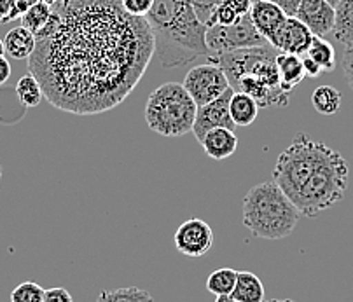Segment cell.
<instances>
[{
  "instance_id": "e575fe53",
  "label": "cell",
  "mask_w": 353,
  "mask_h": 302,
  "mask_svg": "<svg viewBox=\"0 0 353 302\" xmlns=\"http://www.w3.org/2000/svg\"><path fill=\"white\" fill-rule=\"evenodd\" d=\"M42 2H46V0H18V11H19V14H23V12H27L28 9L34 8V6H37V4H42Z\"/></svg>"
},
{
  "instance_id": "52a82bcc",
  "label": "cell",
  "mask_w": 353,
  "mask_h": 302,
  "mask_svg": "<svg viewBox=\"0 0 353 302\" xmlns=\"http://www.w3.org/2000/svg\"><path fill=\"white\" fill-rule=\"evenodd\" d=\"M205 42H207L208 54H222V52L263 48V46L270 44L257 32L250 14L243 16L240 21L233 23V25H208Z\"/></svg>"
},
{
  "instance_id": "cb8c5ba5",
  "label": "cell",
  "mask_w": 353,
  "mask_h": 302,
  "mask_svg": "<svg viewBox=\"0 0 353 302\" xmlns=\"http://www.w3.org/2000/svg\"><path fill=\"white\" fill-rule=\"evenodd\" d=\"M306 57L312 58L322 72H332L336 68V51L331 42H327L323 37H313Z\"/></svg>"
},
{
  "instance_id": "f1b7e54d",
  "label": "cell",
  "mask_w": 353,
  "mask_h": 302,
  "mask_svg": "<svg viewBox=\"0 0 353 302\" xmlns=\"http://www.w3.org/2000/svg\"><path fill=\"white\" fill-rule=\"evenodd\" d=\"M21 18L18 11V0H0V25Z\"/></svg>"
},
{
  "instance_id": "6da1fadb",
  "label": "cell",
  "mask_w": 353,
  "mask_h": 302,
  "mask_svg": "<svg viewBox=\"0 0 353 302\" xmlns=\"http://www.w3.org/2000/svg\"><path fill=\"white\" fill-rule=\"evenodd\" d=\"M60 14L51 37L37 41L28 70L44 98L65 112L94 116L128 97L154 57L145 18L121 0H48Z\"/></svg>"
},
{
  "instance_id": "83f0119b",
  "label": "cell",
  "mask_w": 353,
  "mask_h": 302,
  "mask_svg": "<svg viewBox=\"0 0 353 302\" xmlns=\"http://www.w3.org/2000/svg\"><path fill=\"white\" fill-rule=\"evenodd\" d=\"M121 4L128 14L135 16V18H147L154 6V0H121Z\"/></svg>"
},
{
  "instance_id": "ac0fdd59",
  "label": "cell",
  "mask_w": 353,
  "mask_h": 302,
  "mask_svg": "<svg viewBox=\"0 0 353 302\" xmlns=\"http://www.w3.org/2000/svg\"><path fill=\"white\" fill-rule=\"evenodd\" d=\"M234 302H263L264 285L257 274L250 271H238L236 285L230 295Z\"/></svg>"
},
{
  "instance_id": "d590c367",
  "label": "cell",
  "mask_w": 353,
  "mask_h": 302,
  "mask_svg": "<svg viewBox=\"0 0 353 302\" xmlns=\"http://www.w3.org/2000/svg\"><path fill=\"white\" fill-rule=\"evenodd\" d=\"M263 302H296V301H292V299H264Z\"/></svg>"
},
{
  "instance_id": "5b68a950",
  "label": "cell",
  "mask_w": 353,
  "mask_h": 302,
  "mask_svg": "<svg viewBox=\"0 0 353 302\" xmlns=\"http://www.w3.org/2000/svg\"><path fill=\"white\" fill-rule=\"evenodd\" d=\"M243 225L261 239H283L296 229L303 215L276 183L252 187L243 198Z\"/></svg>"
},
{
  "instance_id": "ba28073f",
  "label": "cell",
  "mask_w": 353,
  "mask_h": 302,
  "mask_svg": "<svg viewBox=\"0 0 353 302\" xmlns=\"http://www.w3.org/2000/svg\"><path fill=\"white\" fill-rule=\"evenodd\" d=\"M182 86L191 94V98L198 107H203V105L217 100L225 91L231 90L230 81H228L225 74L214 63L192 67L185 74Z\"/></svg>"
},
{
  "instance_id": "44dd1931",
  "label": "cell",
  "mask_w": 353,
  "mask_h": 302,
  "mask_svg": "<svg viewBox=\"0 0 353 302\" xmlns=\"http://www.w3.org/2000/svg\"><path fill=\"white\" fill-rule=\"evenodd\" d=\"M332 34L341 44H353V0H341L338 4Z\"/></svg>"
},
{
  "instance_id": "484cf974",
  "label": "cell",
  "mask_w": 353,
  "mask_h": 302,
  "mask_svg": "<svg viewBox=\"0 0 353 302\" xmlns=\"http://www.w3.org/2000/svg\"><path fill=\"white\" fill-rule=\"evenodd\" d=\"M97 302H156L147 290L139 287L117 288V290H103L98 295Z\"/></svg>"
},
{
  "instance_id": "9a60e30c",
  "label": "cell",
  "mask_w": 353,
  "mask_h": 302,
  "mask_svg": "<svg viewBox=\"0 0 353 302\" xmlns=\"http://www.w3.org/2000/svg\"><path fill=\"white\" fill-rule=\"evenodd\" d=\"M205 154L214 161H224L233 156L238 149V137L233 130L228 128H215L208 131L201 140Z\"/></svg>"
},
{
  "instance_id": "30bf717a",
  "label": "cell",
  "mask_w": 353,
  "mask_h": 302,
  "mask_svg": "<svg viewBox=\"0 0 353 302\" xmlns=\"http://www.w3.org/2000/svg\"><path fill=\"white\" fill-rule=\"evenodd\" d=\"M233 93V90H228L217 100L210 101V103L203 105V107H198L194 126H192V134L198 139V142H201L205 134L208 131L215 130V128H228V130L234 131L236 126H234L230 114V100Z\"/></svg>"
},
{
  "instance_id": "d6986e66",
  "label": "cell",
  "mask_w": 353,
  "mask_h": 302,
  "mask_svg": "<svg viewBox=\"0 0 353 302\" xmlns=\"http://www.w3.org/2000/svg\"><path fill=\"white\" fill-rule=\"evenodd\" d=\"M276 68H279L280 81L285 91L292 93L294 88H297L305 79V70H303V60L297 54H289V52H279L276 54Z\"/></svg>"
},
{
  "instance_id": "9c48e42d",
  "label": "cell",
  "mask_w": 353,
  "mask_h": 302,
  "mask_svg": "<svg viewBox=\"0 0 353 302\" xmlns=\"http://www.w3.org/2000/svg\"><path fill=\"white\" fill-rule=\"evenodd\" d=\"M176 252L191 259L205 257L214 246V231L203 219H188L176 228L173 236Z\"/></svg>"
},
{
  "instance_id": "1f68e13d",
  "label": "cell",
  "mask_w": 353,
  "mask_h": 302,
  "mask_svg": "<svg viewBox=\"0 0 353 302\" xmlns=\"http://www.w3.org/2000/svg\"><path fill=\"white\" fill-rule=\"evenodd\" d=\"M268 2H273L274 6H279L289 18L296 16L297 8H299L301 4V0H268Z\"/></svg>"
},
{
  "instance_id": "3957f363",
  "label": "cell",
  "mask_w": 353,
  "mask_h": 302,
  "mask_svg": "<svg viewBox=\"0 0 353 302\" xmlns=\"http://www.w3.org/2000/svg\"><path fill=\"white\" fill-rule=\"evenodd\" d=\"M145 19L154 35V57L161 67H182L208 54L207 26L191 0H154Z\"/></svg>"
},
{
  "instance_id": "8d00e7d4",
  "label": "cell",
  "mask_w": 353,
  "mask_h": 302,
  "mask_svg": "<svg viewBox=\"0 0 353 302\" xmlns=\"http://www.w3.org/2000/svg\"><path fill=\"white\" fill-rule=\"evenodd\" d=\"M215 302H234V301L230 297V295H224V297H217V299H215Z\"/></svg>"
},
{
  "instance_id": "8992f818",
  "label": "cell",
  "mask_w": 353,
  "mask_h": 302,
  "mask_svg": "<svg viewBox=\"0 0 353 302\" xmlns=\"http://www.w3.org/2000/svg\"><path fill=\"white\" fill-rule=\"evenodd\" d=\"M198 105L179 82H166L150 93L145 105V121L161 137H184L194 126Z\"/></svg>"
},
{
  "instance_id": "7a4b0ae2",
  "label": "cell",
  "mask_w": 353,
  "mask_h": 302,
  "mask_svg": "<svg viewBox=\"0 0 353 302\" xmlns=\"http://www.w3.org/2000/svg\"><path fill=\"white\" fill-rule=\"evenodd\" d=\"M271 175L301 215L315 217L341 201L348 189L350 166L338 150L297 133Z\"/></svg>"
},
{
  "instance_id": "5bb4252c",
  "label": "cell",
  "mask_w": 353,
  "mask_h": 302,
  "mask_svg": "<svg viewBox=\"0 0 353 302\" xmlns=\"http://www.w3.org/2000/svg\"><path fill=\"white\" fill-rule=\"evenodd\" d=\"M250 18L254 26L257 28V32L270 42L289 16L279 6H274L273 2H268V0H254V4H252L250 9Z\"/></svg>"
},
{
  "instance_id": "836d02e7",
  "label": "cell",
  "mask_w": 353,
  "mask_h": 302,
  "mask_svg": "<svg viewBox=\"0 0 353 302\" xmlns=\"http://www.w3.org/2000/svg\"><path fill=\"white\" fill-rule=\"evenodd\" d=\"M11 77V65H9L8 58L0 57V86L6 84Z\"/></svg>"
},
{
  "instance_id": "4dcf8cb0",
  "label": "cell",
  "mask_w": 353,
  "mask_h": 302,
  "mask_svg": "<svg viewBox=\"0 0 353 302\" xmlns=\"http://www.w3.org/2000/svg\"><path fill=\"white\" fill-rule=\"evenodd\" d=\"M44 302H74L70 292L63 287L48 288L44 294Z\"/></svg>"
},
{
  "instance_id": "7402d4cb",
  "label": "cell",
  "mask_w": 353,
  "mask_h": 302,
  "mask_svg": "<svg viewBox=\"0 0 353 302\" xmlns=\"http://www.w3.org/2000/svg\"><path fill=\"white\" fill-rule=\"evenodd\" d=\"M341 93L332 86H319L312 94V103L322 116H334L341 108Z\"/></svg>"
},
{
  "instance_id": "ffe728a7",
  "label": "cell",
  "mask_w": 353,
  "mask_h": 302,
  "mask_svg": "<svg viewBox=\"0 0 353 302\" xmlns=\"http://www.w3.org/2000/svg\"><path fill=\"white\" fill-rule=\"evenodd\" d=\"M230 114L234 126H250L259 116V105L248 94L234 91L230 100Z\"/></svg>"
},
{
  "instance_id": "d6a6232c",
  "label": "cell",
  "mask_w": 353,
  "mask_h": 302,
  "mask_svg": "<svg viewBox=\"0 0 353 302\" xmlns=\"http://www.w3.org/2000/svg\"><path fill=\"white\" fill-rule=\"evenodd\" d=\"M303 60V70H305V77L308 79H316L320 74H322V68L315 63L310 57L301 58Z\"/></svg>"
},
{
  "instance_id": "603a6c76",
  "label": "cell",
  "mask_w": 353,
  "mask_h": 302,
  "mask_svg": "<svg viewBox=\"0 0 353 302\" xmlns=\"http://www.w3.org/2000/svg\"><path fill=\"white\" fill-rule=\"evenodd\" d=\"M16 97H18L19 103L25 108H34L41 105L42 98H44V91H42L37 79L28 72L16 84Z\"/></svg>"
},
{
  "instance_id": "f546056e",
  "label": "cell",
  "mask_w": 353,
  "mask_h": 302,
  "mask_svg": "<svg viewBox=\"0 0 353 302\" xmlns=\"http://www.w3.org/2000/svg\"><path fill=\"white\" fill-rule=\"evenodd\" d=\"M341 65H343V74H345V79L348 81L350 88L353 90V44L345 46Z\"/></svg>"
},
{
  "instance_id": "e0dca14e",
  "label": "cell",
  "mask_w": 353,
  "mask_h": 302,
  "mask_svg": "<svg viewBox=\"0 0 353 302\" xmlns=\"http://www.w3.org/2000/svg\"><path fill=\"white\" fill-rule=\"evenodd\" d=\"M254 0H221L212 12L207 25H233L243 16L250 14Z\"/></svg>"
},
{
  "instance_id": "8fae6325",
  "label": "cell",
  "mask_w": 353,
  "mask_h": 302,
  "mask_svg": "<svg viewBox=\"0 0 353 302\" xmlns=\"http://www.w3.org/2000/svg\"><path fill=\"white\" fill-rule=\"evenodd\" d=\"M294 18L305 23L315 37H325L334 30L336 8L327 0H301Z\"/></svg>"
},
{
  "instance_id": "f35d334b",
  "label": "cell",
  "mask_w": 353,
  "mask_h": 302,
  "mask_svg": "<svg viewBox=\"0 0 353 302\" xmlns=\"http://www.w3.org/2000/svg\"><path fill=\"white\" fill-rule=\"evenodd\" d=\"M327 2H329V4H331L332 8H338V4H339V2H341V0H327Z\"/></svg>"
},
{
  "instance_id": "2e32d148",
  "label": "cell",
  "mask_w": 353,
  "mask_h": 302,
  "mask_svg": "<svg viewBox=\"0 0 353 302\" xmlns=\"http://www.w3.org/2000/svg\"><path fill=\"white\" fill-rule=\"evenodd\" d=\"M35 46H37V39L21 25L11 28L4 37L6 54H9L12 60H28L34 54Z\"/></svg>"
},
{
  "instance_id": "277c9868",
  "label": "cell",
  "mask_w": 353,
  "mask_h": 302,
  "mask_svg": "<svg viewBox=\"0 0 353 302\" xmlns=\"http://www.w3.org/2000/svg\"><path fill=\"white\" fill-rule=\"evenodd\" d=\"M274 51L276 49L268 44L263 48L208 54V63L217 65L230 81L231 90L254 98L259 108H283L289 105L290 93L282 86Z\"/></svg>"
},
{
  "instance_id": "4316f807",
  "label": "cell",
  "mask_w": 353,
  "mask_h": 302,
  "mask_svg": "<svg viewBox=\"0 0 353 302\" xmlns=\"http://www.w3.org/2000/svg\"><path fill=\"white\" fill-rule=\"evenodd\" d=\"M46 288L35 281H23L11 292V302H44Z\"/></svg>"
},
{
  "instance_id": "4fadbf2b",
  "label": "cell",
  "mask_w": 353,
  "mask_h": 302,
  "mask_svg": "<svg viewBox=\"0 0 353 302\" xmlns=\"http://www.w3.org/2000/svg\"><path fill=\"white\" fill-rule=\"evenodd\" d=\"M19 21H21L23 28H27L37 41H42V39L51 37L58 30L60 14L46 0L42 4L34 6L27 12H23Z\"/></svg>"
},
{
  "instance_id": "ab89813d",
  "label": "cell",
  "mask_w": 353,
  "mask_h": 302,
  "mask_svg": "<svg viewBox=\"0 0 353 302\" xmlns=\"http://www.w3.org/2000/svg\"><path fill=\"white\" fill-rule=\"evenodd\" d=\"M0 177H2V166H0Z\"/></svg>"
},
{
  "instance_id": "d4e9b609",
  "label": "cell",
  "mask_w": 353,
  "mask_h": 302,
  "mask_svg": "<svg viewBox=\"0 0 353 302\" xmlns=\"http://www.w3.org/2000/svg\"><path fill=\"white\" fill-rule=\"evenodd\" d=\"M238 271L231 268H221L217 271L210 272V276L207 280V288L210 294L215 297H224V295L233 294V288L236 285Z\"/></svg>"
},
{
  "instance_id": "7c38bea8",
  "label": "cell",
  "mask_w": 353,
  "mask_h": 302,
  "mask_svg": "<svg viewBox=\"0 0 353 302\" xmlns=\"http://www.w3.org/2000/svg\"><path fill=\"white\" fill-rule=\"evenodd\" d=\"M315 35L310 32L305 23H301L297 18H287L285 23L280 26V30L274 34L270 44L276 51L289 52V54H297L301 57L303 52H308Z\"/></svg>"
},
{
  "instance_id": "74e56055",
  "label": "cell",
  "mask_w": 353,
  "mask_h": 302,
  "mask_svg": "<svg viewBox=\"0 0 353 302\" xmlns=\"http://www.w3.org/2000/svg\"><path fill=\"white\" fill-rule=\"evenodd\" d=\"M6 54V48H4V41L0 39V57H4Z\"/></svg>"
}]
</instances>
